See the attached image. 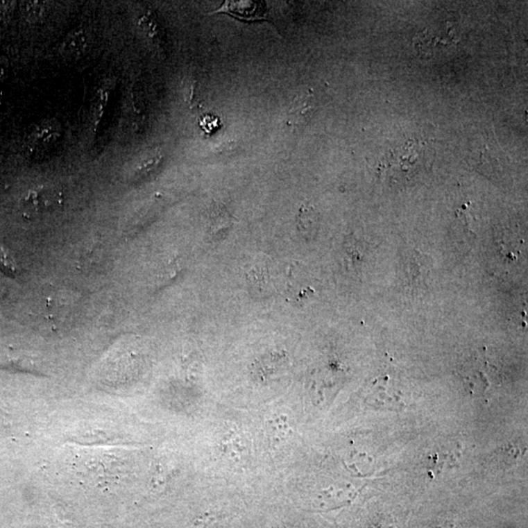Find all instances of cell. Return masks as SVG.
<instances>
[{"label":"cell","mask_w":528,"mask_h":528,"mask_svg":"<svg viewBox=\"0 0 528 528\" xmlns=\"http://www.w3.org/2000/svg\"><path fill=\"white\" fill-rule=\"evenodd\" d=\"M425 146L412 143L410 153L407 154H393L384 164V174H388L389 178L396 179H411L422 173L429 167V157L427 153L424 151Z\"/></svg>","instance_id":"1"},{"label":"cell","mask_w":528,"mask_h":528,"mask_svg":"<svg viewBox=\"0 0 528 528\" xmlns=\"http://www.w3.org/2000/svg\"><path fill=\"white\" fill-rule=\"evenodd\" d=\"M62 204V192L54 187H40L28 191L21 201L26 214L31 216L49 214Z\"/></svg>","instance_id":"2"},{"label":"cell","mask_w":528,"mask_h":528,"mask_svg":"<svg viewBox=\"0 0 528 528\" xmlns=\"http://www.w3.org/2000/svg\"><path fill=\"white\" fill-rule=\"evenodd\" d=\"M314 97L312 93L308 92L298 95L293 99L291 109L288 112V124L293 128H305L308 123L313 112H314Z\"/></svg>","instance_id":"3"},{"label":"cell","mask_w":528,"mask_h":528,"mask_svg":"<svg viewBox=\"0 0 528 528\" xmlns=\"http://www.w3.org/2000/svg\"><path fill=\"white\" fill-rule=\"evenodd\" d=\"M88 40L87 33L83 28H78L66 35L60 44L59 51L67 56L80 55L87 49Z\"/></svg>","instance_id":"4"},{"label":"cell","mask_w":528,"mask_h":528,"mask_svg":"<svg viewBox=\"0 0 528 528\" xmlns=\"http://www.w3.org/2000/svg\"><path fill=\"white\" fill-rule=\"evenodd\" d=\"M266 434L269 441L274 444H279L286 441L290 436V423L285 415H277L267 420Z\"/></svg>","instance_id":"5"},{"label":"cell","mask_w":528,"mask_h":528,"mask_svg":"<svg viewBox=\"0 0 528 528\" xmlns=\"http://www.w3.org/2000/svg\"><path fill=\"white\" fill-rule=\"evenodd\" d=\"M298 230L303 237H312V234L316 232L318 227V216L312 207H302L298 219Z\"/></svg>","instance_id":"6"},{"label":"cell","mask_w":528,"mask_h":528,"mask_svg":"<svg viewBox=\"0 0 528 528\" xmlns=\"http://www.w3.org/2000/svg\"><path fill=\"white\" fill-rule=\"evenodd\" d=\"M22 7L24 16L28 22L37 23L44 18V6L40 2H25Z\"/></svg>","instance_id":"7"},{"label":"cell","mask_w":528,"mask_h":528,"mask_svg":"<svg viewBox=\"0 0 528 528\" xmlns=\"http://www.w3.org/2000/svg\"><path fill=\"white\" fill-rule=\"evenodd\" d=\"M224 452L233 460H239L242 457V442L239 441L237 436H226L223 441Z\"/></svg>","instance_id":"8"},{"label":"cell","mask_w":528,"mask_h":528,"mask_svg":"<svg viewBox=\"0 0 528 528\" xmlns=\"http://www.w3.org/2000/svg\"><path fill=\"white\" fill-rule=\"evenodd\" d=\"M200 126L207 135H212L221 126L219 117L214 114H207L200 119Z\"/></svg>","instance_id":"9"},{"label":"cell","mask_w":528,"mask_h":528,"mask_svg":"<svg viewBox=\"0 0 528 528\" xmlns=\"http://www.w3.org/2000/svg\"><path fill=\"white\" fill-rule=\"evenodd\" d=\"M9 73V62L6 57L0 56V85L6 80Z\"/></svg>","instance_id":"10"}]
</instances>
